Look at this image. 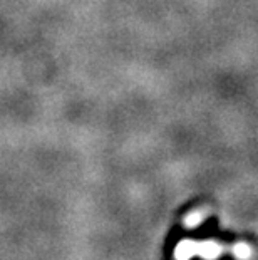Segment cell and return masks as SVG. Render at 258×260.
Masks as SVG:
<instances>
[{"instance_id":"6da1fadb","label":"cell","mask_w":258,"mask_h":260,"mask_svg":"<svg viewBox=\"0 0 258 260\" xmlns=\"http://www.w3.org/2000/svg\"><path fill=\"white\" fill-rule=\"evenodd\" d=\"M223 255H233L237 260H251L255 257L253 247L245 242L222 243L216 240H190L185 239L176 243L173 250L174 260H191L198 257L201 260H218Z\"/></svg>"},{"instance_id":"7a4b0ae2","label":"cell","mask_w":258,"mask_h":260,"mask_svg":"<svg viewBox=\"0 0 258 260\" xmlns=\"http://www.w3.org/2000/svg\"><path fill=\"white\" fill-rule=\"evenodd\" d=\"M208 215H210V210H206V208L193 210V212L188 213L183 218V226L185 229H196V226H200L203 222H205Z\"/></svg>"}]
</instances>
